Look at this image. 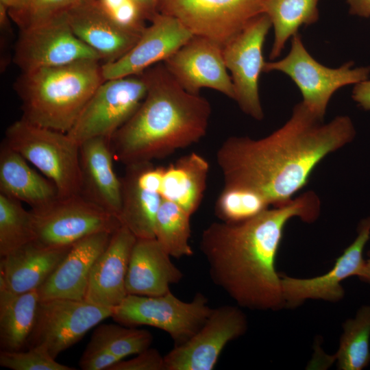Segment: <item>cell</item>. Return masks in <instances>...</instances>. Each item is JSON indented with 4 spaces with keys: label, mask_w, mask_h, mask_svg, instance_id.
<instances>
[{
    "label": "cell",
    "mask_w": 370,
    "mask_h": 370,
    "mask_svg": "<svg viewBox=\"0 0 370 370\" xmlns=\"http://www.w3.org/2000/svg\"><path fill=\"white\" fill-rule=\"evenodd\" d=\"M104 81L102 63L97 60L21 73L14 84L21 101V119L67 133Z\"/></svg>",
    "instance_id": "4"
},
{
    "label": "cell",
    "mask_w": 370,
    "mask_h": 370,
    "mask_svg": "<svg viewBox=\"0 0 370 370\" xmlns=\"http://www.w3.org/2000/svg\"><path fill=\"white\" fill-rule=\"evenodd\" d=\"M209 163L201 155L191 152L164 167L160 194L190 215L199 208L207 186Z\"/></svg>",
    "instance_id": "26"
},
{
    "label": "cell",
    "mask_w": 370,
    "mask_h": 370,
    "mask_svg": "<svg viewBox=\"0 0 370 370\" xmlns=\"http://www.w3.org/2000/svg\"><path fill=\"white\" fill-rule=\"evenodd\" d=\"M247 319L237 306L212 310L201 328L164 356V370H212L226 345L243 335Z\"/></svg>",
    "instance_id": "14"
},
{
    "label": "cell",
    "mask_w": 370,
    "mask_h": 370,
    "mask_svg": "<svg viewBox=\"0 0 370 370\" xmlns=\"http://www.w3.org/2000/svg\"><path fill=\"white\" fill-rule=\"evenodd\" d=\"M183 273L155 238H137L130 254L125 280L127 294L159 296L170 291Z\"/></svg>",
    "instance_id": "23"
},
{
    "label": "cell",
    "mask_w": 370,
    "mask_h": 370,
    "mask_svg": "<svg viewBox=\"0 0 370 370\" xmlns=\"http://www.w3.org/2000/svg\"><path fill=\"white\" fill-rule=\"evenodd\" d=\"M34 241L33 215L22 202L0 193V256Z\"/></svg>",
    "instance_id": "31"
},
{
    "label": "cell",
    "mask_w": 370,
    "mask_h": 370,
    "mask_svg": "<svg viewBox=\"0 0 370 370\" xmlns=\"http://www.w3.org/2000/svg\"><path fill=\"white\" fill-rule=\"evenodd\" d=\"M3 141L0 147V193L41 209L59 197L55 184Z\"/></svg>",
    "instance_id": "25"
},
{
    "label": "cell",
    "mask_w": 370,
    "mask_h": 370,
    "mask_svg": "<svg viewBox=\"0 0 370 370\" xmlns=\"http://www.w3.org/2000/svg\"><path fill=\"white\" fill-rule=\"evenodd\" d=\"M319 0H262L266 14L274 30L270 58H278L290 38L297 34L302 25H309L319 19Z\"/></svg>",
    "instance_id": "28"
},
{
    "label": "cell",
    "mask_w": 370,
    "mask_h": 370,
    "mask_svg": "<svg viewBox=\"0 0 370 370\" xmlns=\"http://www.w3.org/2000/svg\"><path fill=\"white\" fill-rule=\"evenodd\" d=\"M357 236L336 260L328 273L315 278L299 279L280 275L285 306H299L309 299L336 302L345 295L341 282L360 273L365 260L363 251L370 238V217L362 219L357 227Z\"/></svg>",
    "instance_id": "16"
},
{
    "label": "cell",
    "mask_w": 370,
    "mask_h": 370,
    "mask_svg": "<svg viewBox=\"0 0 370 370\" xmlns=\"http://www.w3.org/2000/svg\"><path fill=\"white\" fill-rule=\"evenodd\" d=\"M280 71L288 75L299 88L304 105L323 120L332 95L341 88L367 79L369 66L354 67L348 62L330 68L317 61L306 49L297 33L291 39L288 53L277 61L265 62L263 72Z\"/></svg>",
    "instance_id": "6"
},
{
    "label": "cell",
    "mask_w": 370,
    "mask_h": 370,
    "mask_svg": "<svg viewBox=\"0 0 370 370\" xmlns=\"http://www.w3.org/2000/svg\"><path fill=\"white\" fill-rule=\"evenodd\" d=\"M66 15L74 34L96 51L103 63L123 57L142 34L117 24L98 0H84L66 11Z\"/></svg>",
    "instance_id": "19"
},
{
    "label": "cell",
    "mask_w": 370,
    "mask_h": 370,
    "mask_svg": "<svg viewBox=\"0 0 370 370\" xmlns=\"http://www.w3.org/2000/svg\"><path fill=\"white\" fill-rule=\"evenodd\" d=\"M121 360L103 346L90 340L79 360V366L83 370H109Z\"/></svg>",
    "instance_id": "37"
},
{
    "label": "cell",
    "mask_w": 370,
    "mask_h": 370,
    "mask_svg": "<svg viewBox=\"0 0 370 370\" xmlns=\"http://www.w3.org/2000/svg\"><path fill=\"white\" fill-rule=\"evenodd\" d=\"M349 12L361 17H370V0H347Z\"/></svg>",
    "instance_id": "40"
},
{
    "label": "cell",
    "mask_w": 370,
    "mask_h": 370,
    "mask_svg": "<svg viewBox=\"0 0 370 370\" xmlns=\"http://www.w3.org/2000/svg\"><path fill=\"white\" fill-rule=\"evenodd\" d=\"M19 32L13 61L22 73L84 60L101 61L96 51L74 34L66 12Z\"/></svg>",
    "instance_id": "13"
},
{
    "label": "cell",
    "mask_w": 370,
    "mask_h": 370,
    "mask_svg": "<svg viewBox=\"0 0 370 370\" xmlns=\"http://www.w3.org/2000/svg\"><path fill=\"white\" fill-rule=\"evenodd\" d=\"M163 170V166H156L152 162L132 164L125 166L121 177L119 219L137 238H155L156 217L162 199Z\"/></svg>",
    "instance_id": "18"
},
{
    "label": "cell",
    "mask_w": 370,
    "mask_h": 370,
    "mask_svg": "<svg viewBox=\"0 0 370 370\" xmlns=\"http://www.w3.org/2000/svg\"><path fill=\"white\" fill-rule=\"evenodd\" d=\"M113 233L98 232L76 242L39 288L40 300L63 298L84 300L93 264Z\"/></svg>",
    "instance_id": "21"
},
{
    "label": "cell",
    "mask_w": 370,
    "mask_h": 370,
    "mask_svg": "<svg viewBox=\"0 0 370 370\" xmlns=\"http://www.w3.org/2000/svg\"><path fill=\"white\" fill-rule=\"evenodd\" d=\"M321 201L308 190L240 222H213L201 235L199 249L212 282L238 306L276 310L285 306L275 258L288 221H316Z\"/></svg>",
    "instance_id": "2"
},
{
    "label": "cell",
    "mask_w": 370,
    "mask_h": 370,
    "mask_svg": "<svg viewBox=\"0 0 370 370\" xmlns=\"http://www.w3.org/2000/svg\"><path fill=\"white\" fill-rule=\"evenodd\" d=\"M114 158L108 138L95 137L79 145L80 195L119 219L121 183Z\"/></svg>",
    "instance_id": "22"
},
{
    "label": "cell",
    "mask_w": 370,
    "mask_h": 370,
    "mask_svg": "<svg viewBox=\"0 0 370 370\" xmlns=\"http://www.w3.org/2000/svg\"><path fill=\"white\" fill-rule=\"evenodd\" d=\"M3 141L51 180L60 197L80 194L79 145L67 133L21 119L7 128Z\"/></svg>",
    "instance_id": "5"
},
{
    "label": "cell",
    "mask_w": 370,
    "mask_h": 370,
    "mask_svg": "<svg viewBox=\"0 0 370 370\" xmlns=\"http://www.w3.org/2000/svg\"><path fill=\"white\" fill-rule=\"evenodd\" d=\"M157 11L222 47L263 13L262 0H158Z\"/></svg>",
    "instance_id": "10"
},
{
    "label": "cell",
    "mask_w": 370,
    "mask_h": 370,
    "mask_svg": "<svg viewBox=\"0 0 370 370\" xmlns=\"http://www.w3.org/2000/svg\"><path fill=\"white\" fill-rule=\"evenodd\" d=\"M33 215L34 242L48 248L70 247L91 234L113 233L119 219L80 194L58 197Z\"/></svg>",
    "instance_id": "8"
},
{
    "label": "cell",
    "mask_w": 370,
    "mask_h": 370,
    "mask_svg": "<svg viewBox=\"0 0 370 370\" xmlns=\"http://www.w3.org/2000/svg\"><path fill=\"white\" fill-rule=\"evenodd\" d=\"M71 246L48 248L32 241L1 256L0 287L14 293L39 289Z\"/></svg>",
    "instance_id": "24"
},
{
    "label": "cell",
    "mask_w": 370,
    "mask_h": 370,
    "mask_svg": "<svg viewBox=\"0 0 370 370\" xmlns=\"http://www.w3.org/2000/svg\"><path fill=\"white\" fill-rule=\"evenodd\" d=\"M270 205L260 195L238 188H225L217 199L215 214L221 221L240 222L249 219Z\"/></svg>",
    "instance_id": "33"
},
{
    "label": "cell",
    "mask_w": 370,
    "mask_h": 370,
    "mask_svg": "<svg viewBox=\"0 0 370 370\" xmlns=\"http://www.w3.org/2000/svg\"><path fill=\"white\" fill-rule=\"evenodd\" d=\"M123 57L102 63L105 80L136 75L164 62L193 35L176 18L158 12Z\"/></svg>",
    "instance_id": "17"
},
{
    "label": "cell",
    "mask_w": 370,
    "mask_h": 370,
    "mask_svg": "<svg viewBox=\"0 0 370 370\" xmlns=\"http://www.w3.org/2000/svg\"><path fill=\"white\" fill-rule=\"evenodd\" d=\"M271 27L269 16L262 13L222 47L234 86V100L245 114L258 121L264 118L258 81L266 62L263 45Z\"/></svg>",
    "instance_id": "12"
},
{
    "label": "cell",
    "mask_w": 370,
    "mask_h": 370,
    "mask_svg": "<svg viewBox=\"0 0 370 370\" xmlns=\"http://www.w3.org/2000/svg\"><path fill=\"white\" fill-rule=\"evenodd\" d=\"M137 238L125 225L113 232L92 268L84 300L107 308L127 295L125 280L130 254Z\"/></svg>",
    "instance_id": "20"
},
{
    "label": "cell",
    "mask_w": 370,
    "mask_h": 370,
    "mask_svg": "<svg viewBox=\"0 0 370 370\" xmlns=\"http://www.w3.org/2000/svg\"><path fill=\"white\" fill-rule=\"evenodd\" d=\"M190 216L175 203L162 198L158 210L154 236L162 248L175 258L190 256Z\"/></svg>",
    "instance_id": "29"
},
{
    "label": "cell",
    "mask_w": 370,
    "mask_h": 370,
    "mask_svg": "<svg viewBox=\"0 0 370 370\" xmlns=\"http://www.w3.org/2000/svg\"><path fill=\"white\" fill-rule=\"evenodd\" d=\"M83 1L18 0L8 13L19 30H23L47 22Z\"/></svg>",
    "instance_id": "34"
},
{
    "label": "cell",
    "mask_w": 370,
    "mask_h": 370,
    "mask_svg": "<svg viewBox=\"0 0 370 370\" xmlns=\"http://www.w3.org/2000/svg\"><path fill=\"white\" fill-rule=\"evenodd\" d=\"M106 13L120 26L139 34L145 27L149 18L135 0H98Z\"/></svg>",
    "instance_id": "36"
},
{
    "label": "cell",
    "mask_w": 370,
    "mask_h": 370,
    "mask_svg": "<svg viewBox=\"0 0 370 370\" xmlns=\"http://www.w3.org/2000/svg\"><path fill=\"white\" fill-rule=\"evenodd\" d=\"M146 12L149 21L158 13L157 4L158 0H135Z\"/></svg>",
    "instance_id": "41"
},
{
    "label": "cell",
    "mask_w": 370,
    "mask_h": 370,
    "mask_svg": "<svg viewBox=\"0 0 370 370\" xmlns=\"http://www.w3.org/2000/svg\"><path fill=\"white\" fill-rule=\"evenodd\" d=\"M112 312V308L86 300H40L34 326L26 345H43L56 358L80 341L92 328L111 317Z\"/></svg>",
    "instance_id": "11"
},
{
    "label": "cell",
    "mask_w": 370,
    "mask_h": 370,
    "mask_svg": "<svg viewBox=\"0 0 370 370\" xmlns=\"http://www.w3.org/2000/svg\"><path fill=\"white\" fill-rule=\"evenodd\" d=\"M28 350L0 352V365L12 370H73L69 366L56 360L43 345L28 347Z\"/></svg>",
    "instance_id": "35"
},
{
    "label": "cell",
    "mask_w": 370,
    "mask_h": 370,
    "mask_svg": "<svg viewBox=\"0 0 370 370\" xmlns=\"http://www.w3.org/2000/svg\"><path fill=\"white\" fill-rule=\"evenodd\" d=\"M38 289L14 293L0 287V345L1 350H21L34 326L40 301Z\"/></svg>",
    "instance_id": "27"
},
{
    "label": "cell",
    "mask_w": 370,
    "mask_h": 370,
    "mask_svg": "<svg viewBox=\"0 0 370 370\" xmlns=\"http://www.w3.org/2000/svg\"><path fill=\"white\" fill-rule=\"evenodd\" d=\"M109 370H164V360L154 348H147L127 360H120Z\"/></svg>",
    "instance_id": "38"
},
{
    "label": "cell",
    "mask_w": 370,
    "mask_h": 370,
    "mask_svg": "<svg viewBox=\"0 0 370 370\" xmlns=\"http://www.w3.org/2000/svg\"><path fill=\"white\" fill-rule=\"evenodd\" d=\"M334 358L341 370H362L370 362V306L360 307L354 318L343 323Z\"/></svg>",
    "instance_id": "30"
},
{
    "label": "cell",
    "mask_w": 370,
    "mask_h": 370,
    "mask_svg": "<svg viewBox=\"0 0 370 370\" xmlns=\"http://www.w3.org/2000/svg\"><path fill=\"white\" fill-rule=\"evenodd\" d=\"M18 0H0V3H3L9 8L14 6Z\"/></svg>",
    "instance_id": "43"
},
{
    "label": "cell",
    "mask_w": 370,
    "mask_h": 370,
    "mask_svg": "<svg viewBox=\"0 0 370 370\" xmlns=\"http://www.w3.org/2000/svg\"><path fill=\"white\" fill-rule=\"evenodd\" d=\"M162 62L186 91L199 94L201 88H209L234 99L233 83L219 44L193 36Z\"/></svg>",
    "instance_id": "15"
},
{
    "label": "cell",
    "mask_w": 370,
    "mask_h": 370,
    "mask_svg": "<svg viewBox=\"0 0 370 370\" xmlns=\"http://www.w3.org/2000/svg\"><path fill=\"white\" fill-rule=\"evenodd\" d=\"M212 310L208 298L201 293H197L186 302L170 291L159 296L127 294L112 308L111 317L126 325H145L160 329L170 335L175 345H179L201 328Z\"/></svg>",
    "instance_id": "7"
},
{
    "label": "cell",
    "mask_w": 370,
    "mask_h": 370,
    "mask_svg": "<svg viewBox=\"0 0 370 370\" xmlns=\"http://www.w3.org/2000/svg\"><path fill=\"white\" fill-rule=\"evenodd\" d=\"M90 340L123 359L149 348L153 336L146 330L125 328L110 323L99 325L92 333Z\"/></svg>",
    "instance_id": "32"
},
{
    "label": "cell",
    "mask_w": 370,
    "mask_h": 370,
    "mask_svg": "<svg viewBox=\"0 0 370 370\" xmlns=\"http://www.w3.org/2000/svg\"><path fill=\"white\" fill-rule=\"evenodd\" d=\"M145 72L144 100L110 139L114 158L125 166L164 158L198 143L207 133L212 114L210 102L184 89L163 62Z\"/></svg>",
    "instance_id": "3"
},
{
    "label": "cell",
    "mask_w": 370,
    "mask_h": 370,
    "mask_svg": "<svg viewBox=\"0 0 370 370\" xmlns=\"http://www.w3.org/2000/svg\"><path fill=\"white\" fill-rule=\"evenodd\" d=\"M358 277L361 281L370 284V251L368 252V258L365 260L363 267Z\"/></svg>",
    "instance_id": "42"
},
{
    "label": "cell",
    "mask_w": 370,
    "mask_h": 370,
    "mask_svg": "<svg viewBox=\"0 0 370 370\" xmlns=\"http://www.w3.org/2000/svg\"><path fill=\"white\" fill-rule=\"evenodd\" d=\"M147 90L145 71L105 80L95 91L67 134L79 145L95 137L111 139L138 110Z\"/></svg>",
    "instance_id": "9"
},
{
    "label": "cell",
    "mask_w": 370,
    "mask_h": 370,
    "mask_svg": "<svg viewBox=\"0 0 370 370\" xmlns=\"http://www.w3.org/2000/svg\"><path fill=\"white\" fill-rule=\"evenodd\" d=\"M356 134L348 116L324 123L299 102L288 120L269 135L258 139L232 136L222 143L216 161L223 187L253 191L270 206L282 205L307 184L322 160Z\"/></svg>",
    "instance_id": "1"
},
{
    "label": "cell",
    "mask_w": 370,
    "mask_h": 370,
    "mask_svg": "<svg viewBox=\"0 0 370 370\" xmlns=\"http://www.w3.org/2000/svg\"><path fill=\"white\" fill-rule=\"evenodd\" d=\"M352 97L359 107L370 110V79H367L354 84Z\"/></svg>",
    "instance_id": "39"
}]
</instances>
